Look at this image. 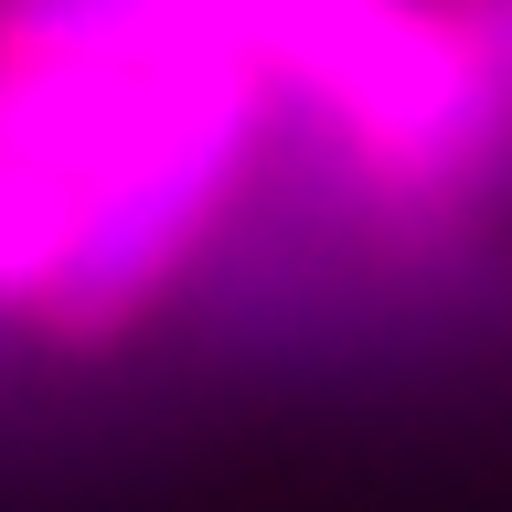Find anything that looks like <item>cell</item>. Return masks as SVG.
<instances>
[{"instance_id": "cell-1", "label": "cell", "mask_w": 512, "mask_h": 512, "mask_svg": "<svg viewBox=\"0 0 512 512\" xmlns=\"http://www.w3.org/2000/svg\"><path fill=\"white\" fill-rule=\"evenodd\" d=\"M267 96L278 86H267L256 64H203V75H192L182 107H171V118L107 171V192L86 203L54 288H43V310H32L43 342H64V352L118 342L128 320L182 278V256L203 246V224L224 214V192L246 171L256 128H267Z\"/></svg>"}, {"instance_id": "cell-2", "label": "cell", "mask_w": 512, "mask_h": 512, "mask_svg": "<svg viewBox=\"0 0 512 512\" xmlns=\"http://www.w3.org/2000/svg\"><path fill=\"white\" fill-rule=\"evenodd\" d=\"M448 11H459V32L480 43V64L512 86V0H448Z\"/></svg>"}]
</instances>
